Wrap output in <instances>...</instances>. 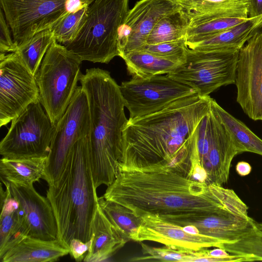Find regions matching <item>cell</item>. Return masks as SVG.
<instances>
[{
    "label": "cell",
    "instance_id": "4dcf8cb0",
    "mask_svg": "<svg viewBox=\"0 0 262 262\" xmlns=\"http://www.w3.org/2000/svg\"><path fill=\"white\" fill-rule=\"evenodd\" d=\"M140 243L142 255L130 258L128 261L194 262L195 251L176 249L166 246L154 247Z\"/></svg>",
    "mask_w": 262,
    "mask_h": 262
},
{
    "label": "cell",
    "instance_id": "d6a6232c",
    "mask_svg": "<svg viewBox=\"0 0 262 262\" xmlns=\"http://www.w3.org/2000/svg\"><path fill=\"white\" fill-rule=\"evenodd\" d=\"M89 7L68 13L52 28L58 43L64 45L77 37L86 22Z\"/></svg>",
    "mask_w": 262,
    "mask_h": 262
},
{
    "label": "cell",
    "instance_id": "74e56055",
    "mask_svg": "<svg viewBox=\"0 0 262 262\" xmlns=\"http://www.w3.org/2000/svg\"><path fill=\"white\" fill-rule=\"evenodd\" d=\"M235 170L238 175L244 177L250 174L252 170V167L247 162L240 161L236 165Z\"/></svg>",
    "mask_w": 262,
    "mask_h": 262
},
{
    "label": "cell",
    "instance_id": "83f0119b",
    "mask_svg": "<svg viewBox=\"0 0 262 262\" xmlns=\"http://www.w3.org/2000/svg\"><path fill=\"white\" fill-rule=\"evenodd\" d=\"M54 39L53 29H48L36 33L18 46L16 51L34 75Z\"/></svg>",
    "mask_w": 262,
    "mask_h": 262
},
{
    "label": "cell",
    "instance_id": "836d02e7",
    "mask_svg": "<svg viewBox=\"0 0 262 262\" xmlns=\"http://www.w3.org/2000/svg\"><path fill=\"white\" fill-rule=\"evenodd\" d=\"M188 47L186 38L157 44H145L138 50L183 63L186 58Z\"/></svg>",
    "mask_w": 262,
    "mask_h": 262
},
{
    "label": "cell",
    "instance_id": "d4e9b609",
    "mask_svg": "<svg viewBox=\"0 0 262 262\" xmlns=\"http://www.w3.org/2000/svg\"><path fill=\"white\" fill-rule=\"evenodd\" d=\"M121 58L124 60L127 70L133 77L143 79L168 74L182 63L140 50L128 52Z\"/></svg>",
    "mask_w": 262,
    "mask_h": 262
},
{
    "label": "cell",
    "instance_id": "5bb4252c",
    "mask_svg": "<svg viewBox=\"0 0 262 262\" xmlns=\"http://www.w3.org/2000/svg\"><path fill=\"white\" fill-rule=\"evenodd\" d=\"M69 0H0L1 9L17 46L51 29L68 14Z\"/></svg>",
    "mask_w": 262,
    "mask_h": 262
},
{
    "label": "cell",
    "instance_id": "1f68e13d",
    "mask_svg": "<svg viewBox=\"0 0 262 262\" xmlns=\"http://www.w3.org/2000/svg\"><path fill=\"white\" fill-rule=\"evenodd\" d=\"M222 248L231 254L248 256L250 261L262 260V230L255 224L251 231L236 242L224 243Z\"/></svg>",
    "mask_w": 262,
    "mask_h": 262
},
{
    "label": "cell",
    "instance_id": "30bf717a",
    "mask_svg": "<svg viewBox=\"0 0 262 262\" xmlns=\"http://www.w3.org/2000/svg\"><path fill=\"white\" fill-rule=\"evenodd\" d=\"M42 108L39 100L29 104L11 121L0 143L3 157L48 156L56 125Z\"/></svg>",
    "mask_w": 262,
    "mask_h": 262
},
{
    "label": "cell",
    "instance_id": "ba28073f",
    "mask_svg": "<svg viewBox=\"0 0 262 262\" xmlns=\"http://www.w3.org/2000/svg\"><path fill=\"white\" fill-rule=\"evenodd\" d=\"M248 207L234 192L226 203L214 211L188 212L158 216L161 219L184 227L185 231L203 234L223 243H233L255 226L248 214Z\"/></svg>",
    "mask_w": 262,
    "mask_h": 262
},
{
    "label": "cell",
    "instance_id": "f1b7e54d",
    "mask_svg": "<svg viewBox=\"0 0 262 262\" xmlns=\"http://www.w3.org/2000/svg\"><path fill=\"white\" fill-rule=\"evenodd\" d=\"M98 204L111 222L129 240H132L141 222V217L137 216L126 207L98 197Z\"/></svg>",
    "mask_w": 262,
    "mask_h": 262
},
{
    "label": "cell",
    "instance_id": "e575fe53",
    "mask_svg": "<svg viewBox=\"0 0 262 262\" xmlns=\"http://www.w3.org/2000/svg\"><path fill=\"white\" fill-rule=\"evenodd\" d=\"M9 26L6 21L3 11L0 10V55L15 52L17 46L12 38Z\"/></svg>",
    "mask_w": 262,
    "mask_h": 262
},
{
    "label": "cell",
    "instance_id": "8fae6325",
    "mask_svg": "<svg viewBox=\"0 0 262 262\" xmlns=\"http://www.w3.org/2000/svg\"><path fill=\"white\" fill-rule=\"evenodd\" d=\"M90 125L88 97L81 86H78L66 112L56 124L42 178L48 185L59 178L76 142L89 135Z\"/></svg>",
    "mask_w": 262,
    "mask_h": 262
},
{
    "label": "cell",
    "instance_id": "e0dca14e",
    "mask_svg": "<svg viewBox=\"0 0 262 262\" xmlns=\"http://www.w3.org/2000/svg\"><path fill=\"white\" fill-rule=\"evenodd\" d=\"M141 217V224L133 241H152L176 249L194 251L211 247L222 248L224 243L219 239L201 234L189 233L183 227L158 215L146 214Z\"/></svg>",
    "mask_w": 262,
    "mask_h": 262
},
{
    "label": "cell",
    "instance_id": "9a60e30c",
    "mask_svg": "<svg viewBox=\"0 0 262 262\" xmlns=\"http://www.w3.org/2000/svg\"><path fill=\"white\" fill-rule=\"evenodd\" d=\"M235 84L236 101L243 112L262 122V33L253 34L240 49Z\"/></svg>",
    "mask_w": 262,
    "mask_h": 262
},
{
    "label": "cell",
    "instance_id": "7402d4cb",
    "mask_svg": "<svg viewBox=\"0 0 262 262\" xmlns=\"http://www.w3.org/2000/svg\"><path fill=\"white\" fill-rule=\"evenodd\" d=\"M190 19L248 18V0H179Z\"/></svg>",
    "mask_w": 262,
    "mask_h": 262
},
{
    "label": "cell",
    "instance_id": "7c38bea8",
    "mask_svg": "<svg viewBox=\"0 0 262 262\" xmlns=\"http://www.w3.org/2000/svg\"><path fill=\"white\" fill-rule=\"evenodd\" d=\"M120 89L130 119L155 113L177 100L198 93L167 74L144 79L133 77L122 82Z\"/></svg>",
    "mask_w": 262,
    "mask_h": 262
},
{
    "label": "cell",
    "instance_id": "5b68a950",
    "mask_svg": "<svg viewBox=\"0 0 262 262\" xmlns=\"http://www.w3.org/2000/svg\"><path fill=\"white\" fill-rule=\"evenodd\" d=\"M241 152L211 105L196 129L190 178L207 185L227 183L232 160Z\"/></svg>",
    "mask_w": 262,
    "mask_h": 262
},
{
    "label": "cell",
    "instance_id": "484cf974",
    "mask_svg": "<svg viewBox=\"0 0 262 262\" xmlns=\"http://www.w3.org/2000/svg\"><path fill=\"white\" fill-rule=\"evenodd\" d=\"M211 105L236 144L241 154L250 152L262 156V139L243 122L225 110L213 98Z\"/></svg>",
    "mask_w": 262,
    "mask_h": 262
},
{
    "label": "cell",
    "instance_id": "cb8c5ba5",
    "mask_svg": "<svg viewBox=\"0 0 262 262\" xmlns=\"http://www.w3.org/2000/svg\"><path fill=\"white\" fill-rule=\"evenodd\" d=\"M48 156L30 158L2 157L1 179L20 185H33L43 176Z\"/></svg>",
    "mask_w": 262,
    "mask_h": 262
},
{
    "label": "cell",
    "instance_id": "6da1fadb",
    "mask_svg": "<svg viewBox=\"0 0 262 262\" xmlns=\"http://www.w3.org/2000/svg\"><path fill=\"white\" fill-rule=\"evenodd\" d=\"M211 100L196 93L155 113L128 119L123 130L119 170L168 169L190 178L196 129Z\"/></svg>",
    "mask_w": 262,
    "mask_h": 262
},
{
    "label": "cell",
    "instance_id": "52a82bcc",
    "mask_svg": "<svg viewBox=\"0 0 262 262\" xmlns=\"http://www.w3.org/2000/svg\"><path fill=\"white\" fill-rule=\"evenodd\" d=\"M82 62L55 39L34 75L39 100L55 125L66 112L77 88Z\"/></svg>",
    "mask_w": 262,
    "mask_h": 262
},
{
    "label": "cell",
    "instance_id": "4fadbf2b",
    "mask_svg": "<svg viewBox=\"0 0 262 262\" xmlns=\"http://www.w3.org/2000/svg\"><path fill=\"white\" fill-rule=\"evenodd\" d=\"M38 100L34 75L18 53L0 55V126L6 125Z\"/></svg>",
    "mask_w": 262,
    "mask_h": 262
},
{
    "label": "cell",
    "instance_id": "3957f363",
    "mask_svg": "<svg viewBox=\"0 0 262 262\" xmlns=\"http://www.w3.org/2000/svg\"><path fill=\"white\" fill-rule=\"evenodd\" d=\"M79 81L88 99L89 135L93 179L97 188L115 180L122 156L123 130L127 123L120 85L107 71L91 68Z\"/></svg>",
    "mask_w": 262,
    "mask_h": 262
},
{
    "label": "cell",
    "instance_id": "d590c367",
    "mask_svg": "<svg viewBox=\"0 0 262 262\" xmlns=\"http://www.w3.org/2000/svg\"><path fill=\"white\" fill-rule=\"evenodd\" d=\"M92 243V238L86 242L78 238H72L69 244V254L76 261H83Z\"/></svg>",
    "mask_w": 262,
    "mask_h": 262
},
{
    "label": "cell",
    "instance_id": "2e32d148",
    "mask_svg": "<svg viewBox=\"0 0 262 262\" xmlns=\"http://www.w3.org/2000/svg\"><path fill=\"white\" fill-rule=\"evenodd\" d=\"M181 9L179 0H140L128 10L118 35L119 56L138 50L146 44L157 23Z\"/></svg>",
    "mask_w": 262,
    "mask_h": 262
},
{
    "label": "cell",
    "instance_id": "277c9868",
    "mask_svg": "<svg viewBox=\"0 0 262 262\" xmlns=\"http://www.w3.org/2000/svg\"><path fill=\"white\" fill-rule=\"evenodd\" d=\"M92 177L89 135L72 147L59 178L47 190L58 227V239L69 247L74 238L91 239L98 205Z\"/></svg>",
    "mask_w": 262,
    "mask_h": 262
},
{
    "label": "cell",
    "instance_id": "8d00e7d4",
    "mask_svg": "<svg viewBox=\"0 0 262 262\" xmlns=\"http://www.w3.org/2000/svg\"><path fill=\"white\" fill-rule=\"evenodd\" d=\"M262 15V0H248V17Z\"/></svg>",
    "mask_w": 262,
    "mask_h": 262
},
{
    "label": "cell",
    "instance_id": "44dd1931",
    "mask_svg": "<svg viewBox=\"0 0 262 262\" xmlns=\"http://www.w3.org/2000/svg\"><path fill=\"white\" fill-rule=\"evenodd\" d=\"M69 254V248L59 239L43 240L27 236L10 249L3 262H51Z\"/></svg>",
    "mask_w": 262,
    "mask_h": 262
},
{
    "label": "cell",
    "instance_id": "603a6c76",
    "mask_svg": "<svg viewBox=\"0 0 262 262\" xmlns=\"http://www.w3.org/2000/svg\"><path fill=\"white\" fill-rule=\"evenodd\" d=\"M258 17H249L243 23L187 45L190 49L199 51L239 50L253 35Z\"/></svg>",
    "mask_w": 262,
    "mask_h": 262
},
{
    "label": "cell",
    "instance_id": "ac0fdd59",
    "mask_svg": "<svg viewBox=\"0 0 262 262\" xmlns=\"http://www.w3.org/2000/svg\"><path fill=\"white\" fill-rule=\"evenodd\" d=\"M2 182L19 203L29 230V236L43 240L57 239V225L48 199L38 193L33 185Z\"/></svg>",
    "mask_w": 262,
    "mask_h": 262
},
{
    "label": "cell",
    "instance_id": "d6986e66",
    "mask_svg": "<svg viewBox=\"0 0 262 262\" xmlns=\"http://www.w3.org/2000/svg\"><path fill=\"white\" fill-rule=\"evenodd\" d=\"M91 229L92 243L84 261H104L129 241L111 222L99 204Z\"/></svg>",
    "mask_w": 262,
    "mask_h": 262
},
{
    "label": "cell",
    "instance_id": "f35d334b",
    "mask_svg": "<svg viewBox=\"0 0 262 262\" xmlns=\"http://www.w3.org/2000/svg\"><path fill=\"white\" fill-rule=\"evenodd\" d=\"M255 33H262V15L259 16L257 19L253 34Z\"/></svg>",
    "mask_w": 262,
    "mask_h": 262
},
{
    "label": "cell",
    "instance_id": "ab89813d",
    "mask_svg": "<svg viewBox=\"0 0 262 262\" xmlns=\"http://www.w3.org/2000/svg\"><path fill=\"white\" fill-rule=\"evenodd\" d=\"M256 226L260 229L262 230V223H258L255 222Z\"/></svg>",
    "mask_w": 262,
    "mask_h": 262
},
{
    "label": "cell",
    "instance_id": "8992f818",
    "mask_svg": "<svg viewBox=\"0 0 262 262\" xmlns=\"http://www.w3.org/2000/svg\"><path fill=\"white\" fill-rule=\"evenodd\" d=\"M128 5V0H95L80 33L64 46L82 61L108 63L119 56V31Z\"/></svg>",
    "mask_w": 262,
    "mask_h": 262
},
{
    "label": "cell",
    "instance_id": "7a4b0ae2",
    "mask_svg": "<svg viewBox=\"0 0 262 262\" xmlns=\"http://www.w3.org/2000/svg\"><path fill=\"white\" fill-rule=\"evenodd\" d=\"M228 188L207 185L168 169L119 170L103 198L138 216L214 211L226 202Z\"/></svg>",
    "mask_w": 262,
    "mask_h": 262
},
{
    "label": "cell",
    "instance_id": "4316f807",
    "mask_svg": "<svg viewBox=\"0 0 262 262\" xmlns=\"http://www.w3.org/2000/svg\"><path fill=\"white\" fill-rule=\"evenodd\" d=\"M189 18L180 9L161 18L154 27L146 44L154 45L186 38Z\"/></svg>",
    "mask_w": 262,
    "mask_h": 262
},
{
    "label": "cell",
    "instance_id": "f546056e",
    "mask_svg": "<svg viewBox=\"0 0 262 262\" xmlns=\"http://www.w3.org/2000/svg\"><path fill=\"white\" fill-rule=\"evenodd\" d=\"M236 17L189 19L186 35V43L194 42L206 37L218 34L244 23L248 19Z\"/></svg>",
    "mask_w": 262,
    "mask_h": 262
},
{
    "label": "cell",
    "instance_id": "ffe728a7",
    "mask_svg": "<svg viewBox=\"0 0 262 262\" xmlns=\"http://www.w3.org/2000/svg\"><path fill=\"white\" fill-rule=\"evenodd\" d=\"M1 187L0 215V258L29 235V230L19 203L7 185Z\"/></svg>",
    "mask_w": 262,
    "mask_h": 262
},
{
    "label": "cell",
    "instance_id": "9c48e42d",
    "mask_svg": "<svg viewBox=\"0 0 262 262\" xmlns=\"http://www.w3.org/2000/svg\"><path fill=\"white\" fill-rule=\"evenodd\" d=\"M239 50L199 51L188 48L185 61L167 75L202 96L235 84Z\"/></svg>",
    "mask_w": 262,
    "mask_h": 262
}]
</instances>
